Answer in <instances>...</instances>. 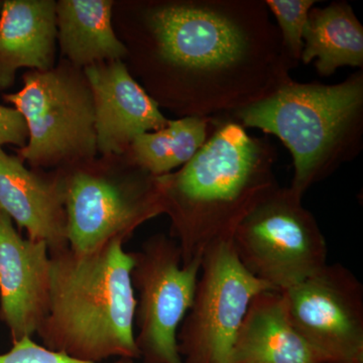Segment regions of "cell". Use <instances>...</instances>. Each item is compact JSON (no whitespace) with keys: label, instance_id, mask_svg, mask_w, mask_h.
<instances>
[{"label":"cell","instance_id":"6da1fadb","mask_svg":"<svg viewBox=\"0 0 363 363\" xmlns=\"http://www.w3.org/2000/svg\"><path fill=\"white\" fill-rule=\"evenodd\" d=\"M157 61L183 79L186 116L229 118L290 81L297 65L262 0H196L145 16Z\"/></svg>","mask_w":363,"mask_h":363},{"label":"cell","instance_id":"7a4b0ae2","mask_svg":"<svg viewBox=\"0 0 363 363\" xmlns=\"http://www.w3.org/2000/svg\"><path fill=\"white\" fill-rule=\"evenodd\" d=\"M276 160L267 138L248 135L233 118L215 119L213 131L197 154L176 173L157 177L183 264L233 241L243 219L279 187Z\"/></svg>","mask_w":363,"mask_h":363},{"label":"cell","instance_id":"3957f363","mask_svg":"<svg viewBox=\"0 0 363 363\" xmlns=\"http://www.w3.org/2000/svg\"><path fill=\"white\" fill-rule=\"evenodd\" d=\"M112 240L90 253H50L49 311L38 335L48 350L91 362L140 359L133 252Z\"/></svg>","mask_w":363,"mask_h":363},{"label":"cell","instance_id":"277c9868","mask_svg":"<svg viewBox=\"0 0 363 363\" xmlns=\"http://www.w3.org/2000/svg\"><path fill=\"white\" fill-rule=\"evenodd\" d=\"M229 118L277 136L288 147L294 164L290 187L304 196L362 149L363 71L334 85L291 79Z\"/></svg>","mask_w":363,"mask_h":363},{"label":"cell","instance_id":"5b68a950","mask_svg":"<svg viewBox=\"0 0 363 363\" xmlns=\"http://www.w3.org/2000/svg\"><path fill=\"white\" fill-rule=\"evenodd\" d=\"M291 187H277L236 229L233 245L241 264L272 290L284 292L328 264L316 219Z\"/></svg>","mask_w":363,"mask_h":363},{"label":"cell","instance_id":"8992f818","mask_svg":"<svg viewBox=\"0 0 363 363\" xmlns=\"http://www.w3.org/2000/svg\"><path fill=\"white\" fill-rule=\"evenodd\" d=\"M4 99L21 112L28 126V143L18 156L23 161L50 167L96 152L92 92L86 78L75 72H28L21 90Z\"/></svg>","mask_w":363,"mask_h":363},{"label":"cell","instance_id":"52a82bcc","mask_svg":"<svg viewBox=\"0 0 363 363\" xmlns=\"http://www.w3.org/2000/svg\"><path fill=\"white\" fill-rule=\"evenodd\" d=\"M135 345L143 363H184L179 329L194 301L202 259L183 264L178 243L156 234L133 252Z\"/></svg>","mask_w":363,"mask_h":363},{"label":"cell","instance_id":"ba28073f","mask_svg":"<svg viewBox=\"0 0 363 363\" xmlns=\"http://www.w3.org/2000/svg\"><path fill=\"white\" fill-rule=\"evenodd\" d=\"M272 290L241 264L233 241L203 255L192 307L179 329L184 363H233L234 343L252 298ZM274 291V290H272Z\"/></svg>","mask_w":363,"mask_h":363},{"label":"cell","instance_id":"9c48e42d","mask_svg":"<svg viewBox=\"0 0 363 363\" xmlns=\"http://www.w3.org/2000/svg\"><path fill=\"white\" fill-rule=\"evenodd\" d=\"M69 247L90 253L125 242L138 226L164 213L157 177L119 179L90 171L62 177Z\"/></svg>","mask_w":363,"mask_h":363},{"label":"cell","instance_id":"30bf717a","mask_svg":"<svg viewBox=\"0 0 363 363\" xmlns=\"http://www.w3.org/2000/svg\"><path fill=\"white\" fill-rule=\"evenodd\" d=\"M296 328L330 363H363V286L347 267L327 264L281 292Z\"/></svg>","mask_w":363,"mask_h":363},{"label":"cell","instance_id":"8fae6325","mask_svg":"<svg viewBox=\"0 0 363 363\" xmlns=\"http://www.w3.org/2000/svg\"><path fill=\"white\" fill-rule=\"evenodd\" d=\"M50 288L48 245L23 238L0 210V321L13 342L38 333L49 311Z\"/></svg>","mask_w":363,"mask_h":363},{"label":"cell","instance_id":"7c38bea8","mask_svg":"<svg viewBox=\"0 0 363 363\" xmlns=\"http://www.w3.org/2000/svg\"><path fill=\"white\" fill-rule=\"evenodd\" d=\"M85 76L94 104L96 147L102 154H121L136 136L168 124L156 99L121 60L85 67Z\"/></svg>","mask_w":363,"mask_h":363},{"label":"cell","instance_id":"4fadbf2b","mask_svg":"<svg viewBox=\"0 0 363 363\" xmlns=\"http://www.w3.org/2000/svg\"><path fill=\"white\" fill-rule=\"evenodd\" d=\"M0 210L26 230L28 240L45 242L50 253L69 247L63 178H43L1 147Z\"/></svg>","mask_w":363,"mask_h":363},{"label":"cell","instance_id":"5bb4252c","mask_svg":"<svg viewBox=\"0 0 363 363\" xmlns=\"http://www.w3.org/2000/svg\"><path fill=\"white\" fill-rule=\"evenodd\" d=\"M233 363H330L296 328L281 292L252 298L233 351Z\"/></svg>","mask_w":363,"mask_h":363},{"label":"cell","instance_id":"9a60e30c","mask_svg":"<svg viewBox=\"0 0 363 363\" xmlns=\"http://www.w3.org/2000/svg\"><path fill=\"white\" fill-rule=\"evenodd\" d=\"M57 4L6 0L0 11V91L13 85L21 68L51 70L56 49Z\"/></svg>","mask_w":363,"mask_h":363},{"label":"cell","instance_id":"2e32d148","mask_svg":"<svg viewBox=\"0 0 363 363\" xmlns=\"http://www.w3.org/2000/svg\"><path fill=\"white\" fill-rule=\"evenodd\" d=\"M112 6L109 0H62L57 4L60 45L75 65L119 61L128 54L112 28Z\"/></svg>","mask_w":363,"mask_h":363},{"label":"cell","instance_id":"e0dca14e","mask_svg":"<svg viewBox=\"0 0 363 363\" xmlns=\"http://www.w3.org/2000/svg\"><path fill=\"white\" fill-rule=\"evenodd\" d=\"M301 61L316 60L318 73L330 76L343 66L363 67V28L346 2L313 7L308 16Z\"/></svg>","mask_w":363,"mask_h":363},{"label":"cell","instance_id":"ac0fdd59","mask_svg":"<svg viewBox=\"0 0 363 363\" xmlns=\"http://www.w3.org/2000/svg\"><path fill=\"white\" fill-rule=\"evenodd\" d=\"M215 119L185 116L169 121L162 130L136 136L133 162L150 175L160 177L182 168L197 154L214 130Z\"/></svg>","mask_w":363,"mask_h":363},{"label":"cell","instance_id":"d6986e66","mask_svg":"<svg viewBox=\"0 0 363 363\" xmlns=\"http://www.w3.org/2000/svg\"><path fill=\"white\" fill-rule=\"evenodd\" d=\"M315 0H267L269 13L276 18L279 33L289 56L296 64L301 61L304 48V30Z\"/></svg>","mask_w":363,"mask_h":363},{"label":"cell","instance_id":"ffe728a7","mask_svg":"<svg viewBox=\"0 0 363 363\" xmlns=\"http://www.w3.org/2000/svg\"><path fill=\"white\" fill-rule=\"evenodd\" d=\"M0 363H135V360L119 358L112 362H85L48 350L33 338L26 337L14 341L11 350L0 354Z\"/></svg>","mask_w":363,"mask_h":363},{"label":"cell","instance_id":"44dd1931","mask_svg":"<svg viewBox=\"0 0 363 363\" xmlns=\"http://www.w3.org/2000/svg\"><path fill=\"white\" fill-rule=\"evenodd\" d=\"M28 140V126L21 112L0 104V147L13 145L23 149Z\"/></svg>","mask_w":363,"mask_h":363},{"label":"cell","instance_id":"7402d4cb","mask_svg":"<svg viewBox=\"0 0 363 363\" xmlns=\"http://www.w3.org/2000/svg\"><path fill=\"white\" fill-rule=\"evenodd\" d=\"M2 2H0V11H1Z\"/></svg>","mask_w":363,"mask_h":363}]
</instances>
